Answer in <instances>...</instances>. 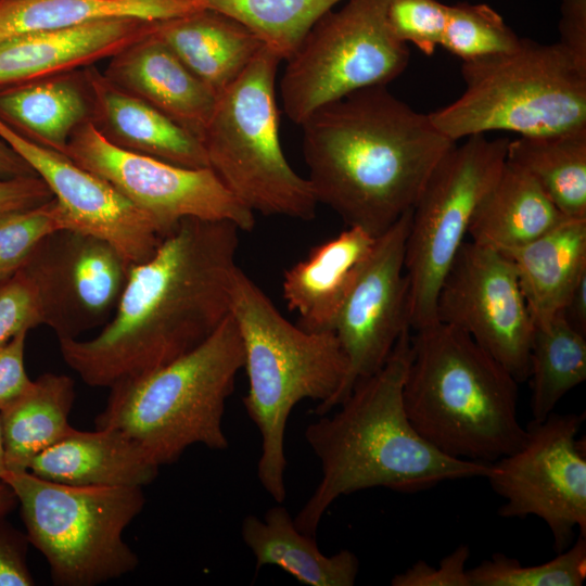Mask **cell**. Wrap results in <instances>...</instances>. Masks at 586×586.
<instances>
[{
	"label": "cell",
	"instance_id": "1",
	"mask_svg": "<svg viewBox=\"0 0 586 586\" xmlns=\"http://www.w3.org/2000/svg\"><path fill=\"white\" fill-rule=\"evenodd\" d=\"M239 231L184 218L146 260L130 265L117 307L89 340H59L66 365L90 386L149 373L206 341L230 313Z\"/></svg>",
	"mask_w": 586,
	"mask_h": 586
},
{
	"label": "cell",
	"instance_id": "2",
	"mask_svg": "<svg viewBox=\"0 0 586 586\" xmlns=\"http://www.w3.org/2000/svg\"><path fill=\"white\" fill-rule=\"evenodd\" d=\"M300 126L318 204L375 238L413 207L434 167L456 144L429 114L415 111L386 86L322 105Z\"/></svg>",
	"mask_w": 586,
	"mask_h": 586
},
{
	"label": "cell",
	"instance_id": "3",
	"mask_svg": "<svg viewBox=\"0 0 586 586\" xmlns=\"http://www.w3.org/2000/svg\"><path fill=\"white\" fill-rule=\"evenodd\" d=\"M409 332L402 334L379 371L356 382L334 415L319 416L305 429L321 480L293 519L301 532L316 537L328 508L358 491L385 487L410 494L489 474L491 463L447 456L411 424L403 400L411 359Z\"/></svg>",
	"mask_w": 586,
	"mask_h": 586
},
{
	"label": "cell",
	"instance_id": "4",
	"mask_svg": "<svg viewBox=\"0 0 586 586\" xmlns=\"http://www.w3.org/2000/svg\"><path fill=\"white\" fill-rule=\"evenodd\" d=\"M518 384L456 327L436 321L411 336L405 410L417 432L447 456L492 463L521 446L526 431Z\"/></svg>",
	"mask_w": 586,
	"mask_h": 586
},
{
	"label": "cell",
	"instance_id": "5",
	"mask_svg": "<svg viewBox=\"0 0 586 586\" xmlns=\"http://www.w3.org/2000/svg\"><path fill=\"white\" fill-rule=\"evenodd\" d=\"M230 315L243 345L249 390L243 406L262 436L257 477L282 504L286 498L284 441L291 411L300 402H319L322 416L341 388L347 358L333 331L310 332L285 319L239 267L230 285Z\"/></svg>",
	"mask_w": 586,
	"mask_h": 586
},
{
	"label": "cell",
	"instance_id": "6",
	"mask_svg": "<svg viewBox=\"0 0 586 586\" xmlns=\"http://www.w3.org/2000/svg\"><path fill=\"white\" fill-rule=\"evenodd\" d=\"M244 366L230 313L215 332L186 355L149 373L112 385L97 428L133 438L158 467L177 461L192 445L225 450L227 399Z\"/></svg>",
	"mask_w": 586,
	"mask_h": 586
},
{
	"label": "cell",
	"instance_id": "7",
	"mask_svg": "<svg viewBox=\"0 0 586 586\" xmlns=\"http://www.w3.org/2000/svg\"><path fill=\"white\" fill-rule=\"evenodd\" d=\"M464 90L429 114L457 142L491 131L544 136L586 127V71L557 42L462 62Z\"/></svg>",
	"mask_w": 586,
	"mask_h": 586
},
{
	"label": "cell",
	"instance_id": "8",
	"mask_svg": "<svg viewBox=\"0 0 586 586\" xmlns=\"http://www.w3.org/2000/svg\"><path fill=\"white\" fill-rule=\"evenodd\" d=\"M281 61L268 47L260 49L218 95L202 142L209 168L251 212L310 220L318 202L308 179L290 166L279 139L275 85Z\"/></svg>",
	"mask_w": 586,
	"mask_h": 586
},
{
	"label": "cell",
	"instance_id": "9",
	"mask_svg": "<svg viewBox=\"0 0 586 586\" xmlns=\"http://www.w3.org/2000/svg\"><path fill=\"white\" fill-rule=\"evenodd\" d=\"M29 543L46 558L58 586H94L132 572L138 556L124 539L142 511V487L74 486L29 471H5Z\"/></svg>",
	"mask_w": 586,
	"mask_h": 586
},
{
	"label": "cell",
	"instance_id": "10",
	"mask_svg": "<svg viewBox=\"0 0 586 586\" xmlns=\"http://www.w3.org/2000/svg\"><path fill=\"white\" fill-rule=\"evenodd\" d=\"M509 140L475 135L453 145L420 192L405 250L410 330L437 321L440 288L466 241L476 206L506 164Z\"/></svg>",
	"mask_w": 586,
	"mask_h": 586
},
{
	"label": "cell",
	"instance_id": "11",
	"mask_svg": "<svg viewBox=\"0 0 586 586\" xmlns=\"http://www.w3.org/2000/svg\"><path fill=\"white\" fill-rule=\"evenodd\" d=\"M386 5L387 0H345L311 27L280 80L289 119L301 125L322 105L402 75L410 51L390 29Z\"/></svg>",
	"mask_w": 586,
	"mask_h": 586
},
{
	"label": "cell",
	"instance_id": "12",
	"mask_svg": "<svg viewBox=\"0 0 586 586\" xmlns=\"http://www.w3.org/2000/svg\"><path fill=\"white\" fill-rule=\"evenodd\" d=\"M585 415L550 413L525 426L521 446L491 463L487 480L502 499V518H539L553 550L566 549L575 530L586 537L585 444L577 438Z\"/></svg>",
	"mask_w": 586,
	"mask_h": 586
},
{
	"label": "cell",
	"instance_id": "13",
	"mask_svg": "<svg viewBox=\"0 0 586 586\" xmlns=\"http://www.w3.org/2000/svg\"><path fill=\"white\" fill-rule=\"evenodd\" d=\"M109 181L156 226L162 238L184 218L226 220L251 231L254 213L242 205L211 168H188L120 149L92 122L72 136L65 153Z\"/></svg>",
	"mask_w": 586,
	"mask_h": 586
},
{
	"label": "cell",
	"instance_id": "14",
	"mask_svg": "<svg viewBox=\"0 0 586 586\" xmlns=\"http://www.w3.org/2000/svg\"><path fill=\"white\" fill-rule=\"evenodd\" d=\"M436 319L469 334L519 383L528 379L535 324L501 252L463 242L440 288Z\"/></svg>",
	"mask_w": 586,
	"mask_h": 586
},
{
	"label": "cell",
	"instance_id": "15",
	"mask_svg": "<svg viewBox=\"0 0 586 586\" xmlns=\"http://www.w3.org/2000/svg\"><path fill=\"white\" fill-rule=\"evenodd\" d=\"M412 208L377 237L336 316L333 332L347 358L344 382L324 413L335 408L357 381L379 371L408 322L405 250Z\"/></svg>",
	"mask_w": 586,
	"mask_h": 586
},
{
	"label": "cell",
	"instance_id": "16",
	"mask_svg": "<svg viewBox=\"0 0 586 586\" xmlns=\"http://www.w3.org/2000/svg\"><path fill=\"white\" fill-rule=\"evenodd\" d=\"M27 259L37 272L48 327L58 340L79 339L105 324L117 307L130 267L110 243L67 229L43 239Z\"/></svg>",
	"mask_w": 586,
	"mask_h": 586
},
{
	"label": "cell",
	"instance_id": "17",
	"mask_svg": "<svg viewBox=\"0 0 586 586\" xmlns=\"http://www.w3.org/2000/svg\"><path fill=\"white\" fill-rule=\"evenodd\" d=\"M0 137L48 186L63 211L67 230L110 243L129 265L154 254L163 239L156 226L109 181L66 154L24 138L1 120Z\"/></svg>",
	"mask_w": 586,
	"mask_h": 586
},
{
	"label": "cell",
	"instance_id": "18",
	"mask_svg": "<svg viewBox=\"0 0 586 586\" xmlns=\"http://www.w3.org/2000/svg\"><path fill=\"white\" fill-rule=\"evenodd\" d=\"M154 23L102 18L0 40V88L94 65L150 33Z\"/></svg>",
	"mask_w": 586,
	"mask_h": 586
},
{
	"label": "cell",
	"instance_id": "19",
	"mask_svg": "<svg viewBox=\"0 0 586 586\" xmlns=\"http://www.w3.org/2000/svg\"><path fill=\"white\" fill-rule=\"evenodd\" d=\"M107 60L102 73L111 82L202 140L218 95L155 36L153 28Z\"/></svg>",
	"mask_w": 586,
	"mask_h": 586
},
{
	"label": "cell",
	"instance_id": "20",
	"mask_svg": "<svg viewBox=\"0 0 586 586\" xmlns=\"http://www.w3.org/2000/svg\"><path fill=\"white\" fill-rule=\"evenodd\" d=\"M92 95L91 122L112 144L188 168H209L202 140L145 101L84 68Z\"/></svg>",
	"mask_w": 586,
	"mask_h": 586
},
{
	"label": "cell",
	"instance_id": "21",
	"mask_svg": "<svg viewBox=\"0 0 586 586\" xmlns=\"http://www.w3.org/2000/svg\"><path fill=\"white\" fill-rule=\"evenodd\" d=\"M160 467L130 436L114 428L72 429L37 455L28 471L74 486H135L152 483Z\"/></svg>",
	"mask_w": 586,
	"mask_h": 586
},
{
	"label": "cell",
	"instance_id": "22",
	"mask_svg": "<svg viewBox=\"0 0 586 586\" xmlns=\"http://www.w3.org/2000/svg\"><path fill=\"white\" fill-rule=\"evenodd\" d=\"M375 237L358 227H348L308 252L285 270L282 294L288 307L298 316L297 326L310 332L333 331L339 310Z\"/></svg>",
	"mask_w": 586,
	"mask_h": 586
},
{
	"label": "cell",
	"instance_id": "23",
	"mask_svg": "<svg viewBox=\"0 0 586 586\" xmlns=\"http://www.w3.org/2000/svg\"><path fill=\"white\" fill-rule=\"evenodd\" d=\"M153 33L217 95L241 76L265 46L241 22L208 8L156 22Z\"/></svg>",
	"mask_w": 586,
	"mask_h": 586
},
{
	"label": "cell",
	"instance_id": "24",
	"mask_svg": "<svg viewBox=\"0 0 586 586\" xmlns=\"http://www.w3.org/2000/svg\"><path fill=\"white\" fill-rule=\"evenodd\" d=\"M91 117L92 95L84 68L0 88V120L61 153Z\"/></svg>",
	"mask_w": 586,
	"mask_h": 586
},
{
	"label": "cell",
	"instance_id": "25",
	"mask_svg": "<svg viewBox=\"0 0 586 586\" xmlns=\"http://www.w3.org/2000/svg\"><path fill=\"white\" fill-rule=\"evenodd\" d=\"M513 265L534 324L561 314L586 273V218H564L535 240L501 252Z\"/></svg>",
	"mask_w": 586,
	"mask_h": 586
},
{
	"label": "cell",
	"instance_id": "26",
	"mask_svg": "<svg viewBox=\"0 0 586 586\" xmlns=\"http://www.w3.org/2000/svg\"><path fill=\"white\" fill-rule=\"evenodd\" d=\"M241 536L255 558L256 571L276 565L308 586H353L359 572L357 556L348 550L327 556L316 537L301 532L289 510L278 504L263 519L247 514L241 523Z\"/></svg>",
	"mask_w": 586,
	"mask_h": 586
},
{
	"label": "cell",
	"instance_id": "27",
	"mask_svg": "<svg viewBox=\"0 0 586 586\" xmlns=\"http://www.w3.org/2000/svg\"><path fill=\"white\" fill-rule=\"evenodd\" d=\"M564 218L527 173L506 161L476 206L468 234L474 243L505 252L535 240Z\"/></svg>",
	"mask_w": 586,
	"mask_h": 586
},
{
	"label": "cell",
	"instance_id": "28",
	"mask_svg": "<svg viewBox=\"0 0 586 586\" xmlns=\"http://www.w3.org/2000/svg\"><path fill=\"white\" fill-rule=\"evenodd\" d=\"M75 398L71 377L46 372L0 411L5 471H28L37 455L72 429L68 417Z\"/></svg>",
	"mask_w": 586,
	"mask_h": 586
},
{
	"label": "cell",
	"instance_id": "29",
	"mask_svg": "<svg viewBox=\"0 0 586 586\" xmlns=\"http://www.w3.org/2000/svg\"><path fill=\"white\" fill-rule=\"evenodd\" d=\"M203 8L200 0H0V40L102 18L161 22Z\"/></svg>",
	"mask_w": 586,
	"mask_h": 586
},
{
	"label": "cell",
	"instance_id": "30",
	"mask_svg": "<svg viewBox=\"0 0 586 586\" xmlns=\"http://www.w3.org/2000/svg\"><path fill=\"white\" fill-rule=\"evenodd\" d=\"M507 162L527 173L568 218H586V127L509 140Z\"/></svg>",
	"mask_w": 586,
	"mask_h": 586
},
{
	"label": "cell",
	"instance_id": "31",
	"mask_svg": "<svg viewBox=\"0 0 586 586\" xmlns=\"http://www.w3.org/2000/svg\"><path fill=\"white\" fill-rule=\"evenodd\" d=\"M527 380L533 421L546 419L568 392L586 380V335L563 313L535 326Z\"/></svg>",
	"mask_w": 586,
	"mask_h": 586
},
{
	"label": "cell",
	"instance_id": "32",
	"mask_svg": "<svg viewBox=\"0 0 586 586\" xmlns=\"http://www.w3.org/2000/svg\"><path fill=\"white\" fill-rule=\"evenodd\" d=\"M251 29L282 61L298 48L311 27L345 0H200Z\"/></svg>",
	"mask_w": 586,
	"mask_h": 586
},
{
	"label": "cell",
	"instance_id": "33",
	"mask_svg": "<svg viewBox=\"0 0 586 586\" xmlns=\"http://www.w3.org/2000/svg\"><path fill=\"white\" fill-rule=\"evenodd\" d=\"M471 586H581L586 578V537L542 564L523 565L515 558L494 553L468 569Z\"/></svg>",
	"mask_w": 586,
	"mask_h": 586
},
{
	"label": "cell",
	"instance_id": "34",
	"mask_svg": "<svg viewBox=\"0 0 586 586\" xmlns=\"http://www.w3.org/2000/svg\"><path fill=\"white\" fill-rule=\"evenodd\" d=\"M521 38L485 3L448 5L441 46L462 62L515 50Z\"/></svg>",
	"mask_w": 586,
	"mask_h": 586
},
{
	"label": "cell",
	"instance_id": "35",
	"mask_svg": "<svg viewBox=\"0 0 586 586\" xmlns=\"http://www.w3.org/2000/svg\"><path fill=\"white\" fill-rule=\"evenodd\" d=\"M64 229L67 221L54 198L0 214V281L14 273L43 239Z\"/></svg>",
	"mask_w": 586,
	"mask_h": 586
},
{
	"label": "cell",
	"instance_id": "36",
	"mask_svg": "<svg viewBox=\"0 0 586 586\" xmlns=\"http://www.w3.org/2000/svg\"><path fill=\"white\" fill-rule=\"evenodd\" d=\"M48 326V310L37 273L26 260L0 281V346L22 331Z\"/></svg>",
	"mask_w": 586,
	"mask_h": 586
},
{
	"label": "cell",
	"instance_id": "37",
	"mask_svg": "<svg viewBox=\"0 0 586 586\" xmlns=\"http://www.w3.org/2000/svg\"><path fill=\"white\" fill-rule=\"evenodd\" d=\"M448 5L438 0H387V24L398 40L432 55L442 42Z\"/></svg>",
	"mask_w": 586,
	"mask_h": 586
},
{
	"label": "cell",
	"instance_id": "38",
	"mask_svg": "<svg viewBox=\"0 0 586 586\" xmlns=\"http://www.w3.org/2000/svg\"><path fill=\"white\" fill-rule=\"evenodd\" d=\"M470 548L459 545L438 566L419 560L391 579L393 586H471L467 569Z\"/></svg>",
	"mask_w": 586,
	"mask_h": 586
},
{
	"label": "cell",
	"instance_id": "39",
	"mask_svg": "<svg viewBox=\"0 0 586 586\" xmlns=\"http://www.w3.org/2000/svg\"><path fill=\"white\" fill-rule=\"evenodd\" d=\"M29 539L0 517V586H34L27 564Z\"/></svg>",
	"mask_w": 586,
	"mask_h": 586
},
{
	"label": "cell",
	"instance_id": "40",
	"mask_svg": "<svg viewBox=\"0 0 586 586\" xmlns=\"http://www.w3.org/2000/svg\"><path fill=\"white\" fill-rule=\"evenodd\" d=\"M22 331L0 346V411L18 398L31 384L25 369V342Z\"/></svg>",
	"mask_w": 586,
	"mask_h": 586
},
{
	"label": "cell",
	"instance_id": "41",
	"mask_svg": "<svg viewBox=\"0 0 586 586\" xmlns=\"http://www.w3.org/2000/svg\"><path fill=\"white\" fill-rule=\"evenodd\" d=\"M559 44L586 71V0H562Z\"/></svg>",
	"mask_w": 586,
	"mask_h": 586
},
{
	"label": "cell",
	"instance_id": "42",
	"mask_svg": "<svg viewBox=\"0 0 586 586\" xmlns=\"http://www.w3.org/2000/svg\"><path fill=\"white\" fill-rule=\"evenodd\" d=\"M53 198L38 176L0 179V214L40 205Z\"/></svg>",
	"mask_w": 586,
	"mask_h": 586
},
{
	"label": "cell",
	"instance_id": "43",
	"mask_svg": "<svg viewBox=\"0 0 586 586\" xmlns=\"http://www.w3.org/2000/svg\"><path fill=\"white\" fill-rule=\"evenodd\" d=\"M562 313L574 329L586 335V273L575 285Z\"/></svg>",
	"mask_w": 586,
	"mask_h": 586
},
{
	"label": "cell",
	"instance_id": "44",
	"mask_svg": "<svg viewBox=\"0 0 586 586\" xmlns=\"http://www.w3.org/2000/svg\"><path fill=\"white\" fill-rule=\"evenodd\" d=\"M37 176L30 165L0 137V179Z\"/></svg>",
	"mask_w": 586,
	"mask_h": 586
},
{
	"label": "cell",
	"instance_id": "45",
	"mask_svg": "<svg viewBox=\"0 0 586 586\" xmlns=\"http://www.w3.org/2000/svg\"><path fill=\"white\" fill-rule=\"evenodd\" d=\"M17 505V498L12 487L0 480V517L9 514Z\"/></svg>",
	"mask_w": 586,
	"mask_h": 586
},
{
	"label": "cell",
	"instance_id": "46",
	"mask_svg": "<svg viewBox=\"0 0 586 586\" xmlns=\"http://www.w3.org/2000/svg\"><path fill=\"white\" fill-rule=\"evenodd\" d=\"M4 472H5V464H4L2 435H1V426H0V480H2Z\"/></svg>",
	"mask_w": 586,
	"mask_h": 586
}]
</instances>
